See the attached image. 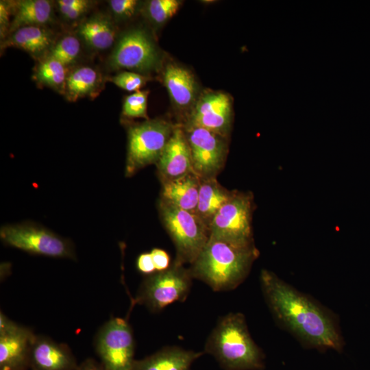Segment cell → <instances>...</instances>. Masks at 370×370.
Wrapping results in <instances>:
<instances>
[{
  "label": "cell",
  "instance_id": "cell-9",
  "mask_svg": "<svg viewBox=\"0 0 370 370\" xmlns=\"http://www.w3.org/2000/svg\"><path fill=\"white\" fill-rule=\"evenodd\" d=\"M95 352L106 370H132L135 343L132 327L121 317H112L99 330Z\"/></svg>",
  "mask_w": 370,
  "mask_h": 370
},
{
  "label": "cell",
  "instance_id": "cell-8",
  "mask_svg": "<svg viewBox=\"0 0 370 370\" xmlns=\"http://www.w3.org/2000/svg\"><path fill=\"white\" fill-rule=\"evenodd\" d=\"M253 199L249 193L233 192L214 217L210 236L242 245H254L252 234Z\"/></svg>",
  "mask_w": 370,
  "mask_h": 370
},
{
  "label": "cell",
  "instance_id": "cell-34",
  "mask_svg": "<svg viewBox=\"0 0 370 370\" xmlns=\"http://www.w3.org/2000/svg\"><path fill=\"white\" fill-rule=\"evenodd\" d=\"M76 370H106L101 363L88 358L77 366Z\"/></svg>",
  "mask_w": 370,
  "mask_h": 370
},
{
  "label": "cell",
  "instance_id": "cell-26",
  "mask_svg": "<svg viewBox=\"0 0 370 370\" xmlns=\"http://www.w3.org/2000/svg\"><path fill=\"white\" fill-rule=\"evenodd\" d=\"M178 0H151L147 2L145 12L147 18L155 25H162L179 10Z\"/></svg>",
  "mask_w": 370,
  "mask_h": 370
},
{
  "label": "cell",
  "instance_id": "cell-27",
  "mask_svg": "<svg viewBox=\"0 0 370 370\" xmlns=\"http://www.w3.org/2000/svg\"><path fill=\"white\" fill-rule=\"evenodd\" d=\"M148 90H139L127 95L123 103L122 114L127 118H145L147 114Z\"/></svg>",
  "mask_w": 370,
  "mask_h": 370
},
{
  "label": "cell",
  "instance_id": "cell-11",
  "mask_svg": "<svg viewBox=\"0 0 370 370\" xmlns=\"http://www.w3.org/2000/svg\"><path fill=\"white\" fill-rule=\"evenodd\" d=\"M186 136L191 152L193 171L201 179L215 177L226 156L225 137L191 126L187 127Z\"/></svg>",
  "mask_w": 370,
  "mask_h": 370
},
{
  "label": "cell",
  "instance_id": "cell-29",
  "mask_svg": "<svg viewBox=\"0 0 370 370\" xmlns=\"http://www.w3.org/2000/svg\"><path fill=\"white\" fill-rule=\"evenodd\" d=\"M90 3L86 0H59V11L67 20L73 21L83 16L90 8Z\"/></svg>",
  "mask_w": 370,
  "mask_h": 370
},
{
  "label": "cell",
  "instance_id": "cell-12",
  "mask_svg": "<svg viewBox=\"0 0 370 370\" xmlns=\"http://www.w3.org/2000/svg\"><path fill=\"white\" fill-rule=\"evenodd\" d=\"M36 335L0 313V370H26Z\"/></svg>",
  "mask_w": 370,
  "mask_h": 370
},
{
  "label": "cell",
  "instance_id": "cell-24",
  "mask_svg": "<svg viewBox=\"0 0 370 370\" xmlns=\"http://www.w3.org/2000/svg\"><path fill=\"white\" fill-rule=\"evenodd\" d=\"M68 75L66 66L47 56L36 66L34 78L38 84L64 93Z\"/></svg>",
  "mask_w": 370,
  "mask_h": 370
},
{
  "label": "cell",
  "instance_id": "cell-2",
  "mask_svg": "<svg viewBox=\"0 0 370 370\" xmlns=\"http://www.w3.org/2000/svg\"><path fill=\"white\" fill-rule=\"evenodd\" d=\"M258 256L255 245H242L210 236L190 271L193 278L214 291H231L246 279Z\"/></svg>",
  "mask_w": 370,
  "mask_h": 370
},
{
  "label": "cell",
  "instance_id": "cell-6",
  "mask_svg": "<svg viewBox=\"0 0 370 370\" xmlns=\"http://www.w3.org/2000/svg\"><path fill=\"white\" fill-rule=\"evenodd\" d=\"M167 121L147 120L127 130L125 175L132 176L145 166L156 163L174 130Z\"/></svg>",
  "mask_w": 370,
  "mask_h": 370
},
{
  "label": "cell",
  "instance_id": "cell-21",
  "mask_svg": "<svg viewBox=\"0 0 370 370\" xmlns=\"http://www.w3.org/2000/svg\"><path fill=\"white\" fill-rule=\"evenodd\" d=\"M232 193L223 188L215 177L201 179L196 213L208 228L215 214Z\"/></svg>",
  "mask_w": 370,
  "mask_h": 370
},
{
  "label": "cell",
  "instance_id": "cell-19",
  "mask_svg": "<svg viewBox=\"0 0 370 370\" xmlns=\"http://www.w3.org/2000/svg\"><path fill=\"white\" fill-rule=\"evenodd\" d=\"M53 44V36L49 29L44 26L28 25L12 32L3 47H16L38 57L49 52Z\"/></svg>",
  "mask_w": 370,
  "mask_h": 370
},
{
  "label": "cell",
  "instance_id": "cell-10",
  "mask_svg": "<svg viewBox=\"0 0 370 370\" xmlns=\"http://www.w3.org/2000/svg\"><path fill=\"white\" fill-rule=\"evenodd\" d=\"M160 53L149 35L138 28L121 36L109 58L113 69L148 73L159 69Z\"/></svg>",
  "mask_w": 370,
  "mask_h": 370
},
{
  "label": "cell",
  "instance_id": "cell-32",
  "mask_svg": "<svg viewBox=\"0 0 370 370\" xmlns=\"http://www.w3.org/2000/svg\"><path fill=\"white\" fill-rule=\"evenodd\" d=\"M150 253L156 272L165 271L169 268L170 258L164 250L155 248Z\"/></svg>",
  "mask_w": 370,
  "mask_h": 370
},
{
  "label": "cell",
  "instance_id": "cell-4",
  "mask_svg": "<svg viewBox=\"0 0 370 370\" xmlns=\"http://www.w3.org/2000/svg\"><path fill=\"white\" fill-rule=\"evenodd\" d=\"M160 212L164 225L177 251L175 263H193L208 242L210 230L196 213L190 212L163 200Z\"/></svg>",
  "mask_w": 370,
  "mask_h": 370
},
{
  "label": "cell",
  "instance_id": "cell-33",
  "mask_svg": "<svg viewBox=\"0 0 370 370\" xmlns=\"http://www.w3.org/2000/svg\"><path fill=\"white\" fill-rule=\"evenodd\" d=\"M136 267L139 272L147 275L156 273V270L150 252L139 255L136 260Z\"/></svg>",
  "mask_w": 370,
  "mask_h": 370
},
{
  "label": "cell",
  "instance_id": "cell-30",
  "mask_svg": "<svg viewBox=\"0 0 370 370\" xmlns=\"http://www.w3.org/2000/svg\"><path fill=\"white\" fill-rule=\"evenodd\" d=\"M136 0H111L109 5L113 14L119 19H126L134 16L138 8Z\"/></svg>",
  "mask_w": 370,
  "mask_h": 370
},
{
  "label": "cell",
  "instance_id": "cell-31",
  "mask_svg": "<svg viewBox=\"0 0 370 370\" xmlns=\"http://www.w3.org/2000/svg\"><path fill=\"white\" fill-rule=\"evenodd\" d=\"M12 14V4L10 2L1 1L0 3V32L1 38H5L9 32L11 23L10 16Z\"/></svg>",
  "mask_w": 370,
  "mask_h": 370
},
{
  "label": "cell",
  "instance_id": "cell-20",
  "mask_svg": "<svg viewBox=\"0 0 370 370\" xmlns=\"http://www.w3.org/2000/svg\"><path fill=\"white\" fill-rule=\"evenodd\" d=\"M12 4L14 18L9 32L28 25H39L49 23L52 20L53 6L47 0H23Z\"/></svg>",
  "mask_w": 370,
  "mask_h": 370
},
{
  "label": "cell",
  "instance_id": "cell-22",
  "mask_svg": "<svg viewBox=\"0 0 370 370\" xmlns=\"http://www.w3.org/2000/svg\"><path fill=\"white\" fill-rule=\"evenodd\" d=\"M79 36L92 49L102 51L109 49L116 39V29L111 21L101 14L95 15L81 23Z\"/></svg>",
  "mask_w": 370,
  "mask_h": 370
},
{
  "label": "cell",
  "instance_id": "cell-23",
  "mask_svg": "<svg viewBox=\"0 0 370 370\" xmlns=\"http://www.w3.org/2000/svg\"><path fill=\"white\" fill-rule=\"evenodd\" d=\"M101 77L90 66H80L67 76L64 94L70 101H75L84 97H95L100 91Z\"/></svg>",
  "mask_w": 370,
  "mask_h": 370
},
{
  "label": "cell",
  "instance_id": "cell-13",
  "mask_svg": "<svg viewBox=\"0 0 370 370\" xmlns=\"http://www.w3.org/2000/svg\"><path fill=\"white\" fill-rule=\"evenodd\" d=\"M232 121V102L221 92L208 91L198 97L191 110L188 126L201 127L223 137Z\"/></svg>",
  "mask_w": 370,
  "mask_h": 370
},
{
  "label": "cell",
  "instance_id": "cell-5",
  "mask_svg": "<svg viewBox=\"0 0 370 370\" xmlns=\"http://www.w3.org/2000/svg\"><path fill=\"white\" fill-rule=\"evenodd\" d=\"M0 238L8 246L34 255L69 259L76 257L70 240L30 221L3 225Z\"/></svg>",
  "mask_w": 370,
  "mask_h": 370
},
{
  "label": "cell",
  "instance_id": "cell-3",
  "mask_svg": "<svg viewBox=\"0 0 370 370\" xmlns=\"http://www.w3.org/2000/svg\"><path fill=\"white\" fill-rule=\"evenodd\" d=\"M204 352L225 370H262L264 354L251 338L245 316L230 313L221 318L208 336Z\"/></svg>",
  "mask_w": 370,
  "mask_h": 370
},
{
  "label": "cell",
  "instance_id": "cell-7",
  "mask_svg": "<svg viewBox=\"0 0 370 370\" xmlns=\"http://www.w3.org/2000/svg\"><path fill=\"white\" fill-rule=\"evenodd\" d=\"M193 278L190 269L175 262L165 271L147 275L140 286L135 302L144 305L152 312H158L175 302L185 301Z\"/></svg>",
  "mask_w": 370,
  "mask_h": 370
},
{
  "label": "cell",
  "instance_id": "cell-16",
  "mask_svg": "<svg viewBox=\"0 0 370 370\" xmlns=\"http://www.w3.org/2000/svg\"><path fill=\"white\" fill-rule=\"evenodd\" d=\"M163 82L177 109H193L198 99V86L188 69L175 63L167 64L163 72Z\"/></svg>",
  "mask_w": 370,
  "mask_h": 370
},
{
  "label": "cell",
  "instance_id": "cell-14",
  "mask_svg": "<svg viewBox=\"0 0 370 370\" xmlns=\"http://www.w3.org/2000/svg\"><path fill=\"white\" fill-rule=\"evenodd\" d=\"M156 164L162 182L194 172L190 147L181 127L175 126Z\"/></svg>",
  "mask_w": 370,
  "mask_h": 370
},
{
  "label": "cell",
  "instance_id": "cell-18",
  "mask_svg": "<svg viewBox=\"0 0 370 370\" xmlns=\"http://www.w3.org/2000/svg\"><path fill=\"white\" fill-rule=\"evenodd\" d=\"M204 352L177 346L165 347L141 360H135L132 370H190Z\"/></svg>",
  "mask_w": 370,
  "mask_h": 370
},
{
  "label": "cell",
  "instance_id": "cell-15",
  "mask_svg": "<svg viewBox=\"0 0 370 370\" xmlns=\"http://www.w3.org/2000/svg\"><path fill=\"white\" fill-rule=\"evenodd\" d=\"M29 367L32 370H76L77 365L66 345L36 335L30 349Z\"/></svg>",
  "mask_w": 370,
  "mask_h": 370
},
{
  "label": "cell",
  "instance_id": "cell-28",
  "mask_svg": "<svg viewBox=\"0 0 370 370\" xmlns=\"http://www.w3.org/2000/svg\"><path fill=\"white\" fill-rule=\"evenodd\" d=\"M149 79L147 76L132 71H122L109 78L116 86L130 92H137Z\"/></svg>",
  "mask_w": 370,
  "mask_h": 370
},
{
  "label": "cell",
  "instance_id": "cell-17",
  "mask_svg": "<svg viewBox=\"0 0 370 370\" xmlns=\"http://www.w3.org/2000/svg\"><path fill=\"white\" fill-rule=\"evenodd\" d=\"M162 182V200L178 208L196 213L201 178L195 172Z\"/></svg>",
  "mask_w": 370,
  "mask_h": 370
},
{
  "label": "cell",
  "instance_id": "cell-1",
  "mask_svg": "<svg viewBox=\"0 0 370 370\" xmlns=\"http://www.w3.org/2000/svg\"><path fill=\"white\" fill-rule=\"evenodd\" d=\"M262 292L276 323L308 348L341 352L345 341L338 317L319 301L263 269Z\"/></svg>",
  "mask_w": 370,
  "mask_h": 370
},
{
  "label": "cell",
  "instance_id": "cell-25",
  "mask_svg": "<svg viewBox=\"0 0 370 370\" xmlns=\"http://www.w3.org/2000/svg\"><path fill=\"white\" fill-rule=\"evenodd\" d=\"M80 53L81 44L79 38L74 35H66L54 42L48 56L67 66L77 61Z\"/></svg>",
  "mask_w": 370,
  "mask_h": 370
}]
</instances>
